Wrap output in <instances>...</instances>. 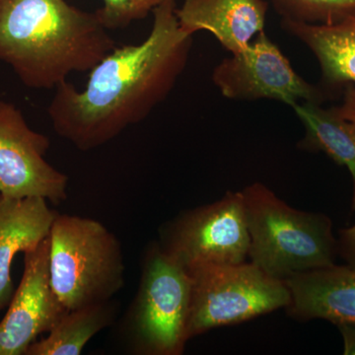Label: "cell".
Wrapping results in <instances>:
<instances>
[{"instance_id":"6da1fadb","label":"cell","mask_w":355,"mask_h":355,"mask_svg":"<svg viewBox=\"0 0 355 355\" xmlns=\"http://www.w3.org/2000/svg\"><path fill=\"white\" fill-rule=\"evenodd\" d=\"M176 9V0H163L154 8L148 37L110 51L90 70L83 90L67 80L58 84L48 108L58 137L90 151L146 120L164 101L193 44V36L180 28Z\"/></svg>"},{"instance_id":"7a4b0ae2","label":"cell","mask_w":355,"mask_h":355,"mask_svg":"<svg viewBox=\"0 0 355 355\" xmlns=\"http://www.w3.org/2000/svg\"><path fill=\"white\" fill-rule=\"evenodd\" d=\"M116 46L95 12L65 0H0V62L27 88L55 89Z\"/></svg>"},{"instance_id":"3957f363","label":"cell","mask_w":355,"mask_h":355,"mask_svg":"<svg viewBox=\"0 0 355 355\" xmlns=\"http://www.w3.org/2000/svg\"><path fill=\"white\" fill-rule=\"evenodd\" d=\"M241 191L252 263L282 280L335 265L338 239L330 217L293 209L261 183Z\"/></svg>"},{"instance_id":"277c9868","label":"cell","mask_w":355,"mask_h":355,"mask_svg":"<svg viewBox=\"0 0 355 355\" xmlns=\"http://www.w3.org/2000/svg\"><path fill=\"white\" fill-rule=\"evenodd\" d=\"M50 238L51 284L67 310L106 302L121 291V243L101 222L58 214Z\"/></svg>"},{"instance_id":"5b68a950","label":"cell","mask_w":355,"mask_h":355,"mask_svg":"<svg viewBox=\"0 0 355 355\" xmlns=\"http://www.w3.org/2000/svg\"><path fill=\"white\" fill-rule=\"evenodd\" d=\"M191 297L190 273L159 243L147 248L137 295L123 321L132 354L182 355L188 336Z\"/></svg>"},{"instance_id":"8992f818","label":"cell","mask_w":355,"mask_h":355,"mask_svg":"<svg viewBox=\"0 0 355 355\" xmlns=\"http://www.w3.org/2000/svg\"><path fill=\"white\" fill-rule=\"evenodd\" d=\"M191 279L189 338L249 321L291 302L286 282L250 263L189 270Z\"/></svg>"},{"instance_id":"52a82bcc","label":"cell","mask_w":355,"mask_h":355,"mask_svg":"<svg viewBox=\"0 0 355 355\" xmlns=\"http://www.w3.org/2000/svg\"><path fill=\"white\" fill-rule=\"evenodd\" d=\"M187 270L238 265L249 258L250 236L242 191L186 210L168 222L158 242Z\"/></svg>"},{"instance_id":"ba28073f","label":"cell","mask_w":355,"mask_h":355,"mask_svg":"<svg viewBox=\"0 0 355 355\" xmlns=\"http://www.w3.org/2000/svg\"><path fill=\"white\" fill-rule=\"evenodd\" d=\"M222 95L232 100L272 99L292 105L324 101L327 95L302 78L265 31L245 50L224 58L212 72Z\"/></svg>"},{"instance_id":"9c48e42d","label":"cell","mask_w":355,"mask_h":355,"mask_svg":"<svg viewBox=\"0 0 355 355\" xmlns=\"http://www.w3.org/2000/svg\"><path fill=\"white\" fill-rule=\"evenodd\" d=\"M50 146V139L32 130L15 105L0 101V195L65 202L69 177L44 159Z\"/></svg>"},{"instance_id":"30bf717a","label":"cell","mask_w":355,"mask_h":355,"mask_svg":"<svg viewBox=\"0 0 355 355\" xmlns=\"http://www.w3.org/2000/svg\"><path fill=\"white\" fill-rule=\"evenodd\" d=\"M50 235L24 253V272L0 322V355H26L37 338L50 333L67 312L50 277Z\"/></svg>"},{"instance_id":"8fae6325","label":"cell","mask_w":355,"mask_h":355,"mask_svg":"<svg viewBox=\"0 0 355 355\" xmlns=\"http://www.w3.org/2000/svg\"><path fill=\"white\" fill-rule=\"evenodd\" d=\"M284 282L291 292L286 312L294 320L355 324V270L352 268L335 263L296 273Z\"/></svg>"},{"instance_id":"7c38bea8","label":"cell","mask_w":355,"mask_h":355,"mask_svg":"<svg viewBox=\"0 0 355 355\" xmlns=\"http://www.w3.org/2000/svg\"><path fill=\"white\" fill-rule=\"evenodd\" d=\"M266 0H183L176 9L180 28L193 36L207 31L231 55L240 53L265 31Z\"/></svg>"},{"instance_id":"4fadbf2b","label":"cell","mask_w":355,"mask_h":355,"mask_svg":"<svg viewBox=\"0 0 355 355\" xmlns=\"http://www.w3.org/2000/svg\"><path fill=\"white\" fill-rule=\"evenodd\" d=\"M58 214L43 198L0 195V311L13 297L11 266L16 254L38 246L51 233Z\"/></svg>"},{"instance_id":"5bb4252c","label":"cell","mask_w":355,"mask_h":355,"mask_svg":"<svg viewBox=\"0 0 355 355\" xmlns=\"http://www.w3.org/2000/svg\"><path fill=\"white\" fill-rule=\"evenodd\" d=\"M284 30L305 44L331 87L355 83V16L333 24H312L282 18Z\"/></svg>"},{"instance_id":"9a60e30c","label":"cell","mask_w":355,"mask_h":355,"mask_svg":"<svg viewBox=\"0 0 355 355\" xmlns=\"http://www.w3.org/2000/svg\"><path fill=\"white\" fill-rule=\"evenodd\" d=\"M302 121L306 135L301 147L323 151L336 162L349 169L355 184V125L343 118L336 107L324 109L319 103L292 105Z\"/></svg>"},{"instance_id":"2e32d148","label":"cell","mask_w":355,"mask_h":355,"mask_svg":"<svg viewBox=\"0 0 355 355\" xmlns=\"http://www.w3.org/2000/svg\"><path fill=\"white\" fill-rule=\"evenodd\" d=\"M116 304L111 300L69 310L48 333L30 345L26 355H79L93 336L113 324Z\"/></svg>"},{"instance_id":"e0dca14e","label":"cell","mask_w":355,"mask_h":355,"mask_svg":"<svg viewBox=\"0 0 355 355\" xmlns=\"http://www.w3.org/2000/svg\"><path fill=\"white\" fill-rule=\"evenodd\" d=\"M282 18L312 24H333L355 16V0H272Z\"/></svg>"},{"instance_id":"ac0fdd59","label":"cell","mask_w":355,"mask_h":355,"mask_svg":"<svg viewBox=\"0 0 355 355\" xmlns=\"http://www.w3.org/2000/svg\"><path fill=\"white\" fill-rule=\"evenodd\" d=\"M163 0H103L95 11L98 20L108 31L125 29L135 21L146 19Z\"/></svg>"},{"instance_id":"d6986e66","label":"cell","mask_w":355,"mask_h":355,"mask_svg":"<svg viewBox=\"0 0 355 355\" xmlns=\"http://www.w3.org/2000/svg\"><path fill=\"white\" fill-rule=\"evenodd\" d=\"M336 239L338 256L343 259L345 266L355 270V224L340 230Z\"/></svg>"},{"instance_id":"ffe728a7","label":"cell","mask_w":355,"mask_h":355,"mask_svg":"<svg viewBox=\"0 0 355 355\" xmlns=\"http://www.w3.org/2000/svg\"><path fill=\"white\" fill-rule=\"evenodd\" d=\"M336 109L340 116L355 125V87L354 86L349 85V88L345 90L342 105L336 107Z\"/></svg>"},{"instance_id":"44dd1931","label":"cell","mask_w":355,"mask_h":355,"mask_svg":"<svg viewBox=\"0 0 355 355\" xmlns=\"http://www.w3.org/2000/svg\"><path fill=\"white\" fill-rule=\"evenodd\" d=\"M343 338V354L355 355V324H336Z\"/></svg>"}]
</instances>
